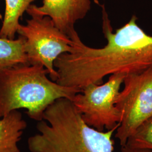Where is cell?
<instances>
[{"instance_id":"5","label":"cell","mask_w":152,"mask_h":152,"mask_svg":"<svg viewBox=\"0 0 152 152\" xmlns=\"http://www.w3.org/2000/svg\"><path fill=\"white\" fill-rule=\"evenodd\" d=\"M123 85L115 101L120 115L115 137L121 146L152 118V66L140 73L126 75Z\"/></svg>"},{"instance_id":"1","label":"cell","mask_w":152,"mask_h":152,"mask_svg":"<svg viewBox=\"0 0 152 152\" xmlns=\"http://www.w3.org/2000/svg\"><path fill=\"white\" fill-rule=\"evenodd\" d=\"M102 29L107 44L93 48L84 44L76 30L68 36L72 49L54 62L56 82L80 91L90 84H102L105 76L115 73H136L152 66V36L140 27L135 15L113 32L104 5Z\"/></svg>"},{"instance_id":"9","label":"cell","mask_w":152,"mask_h":152,"mask_svg":"<svg viewBox=\"0 0 152 152\" xmlns=\"http://www.w3.org/2000/svg\"><path fill=\"white\" fill-rule=\"evenodd\" d=\"M35 0H5V11L0 37L14 39L19 25V19Z\"/></svg>"},{"instance_id":"6","label":"cell","mask_w":152,"mask_h":152,"mask_svg":"<svg viewBox=\"0 0 152 152\" xmlns=\"http://www.w3.org/2000/svg\"><path fill=\"white\" fill-rule=\"evenodd\" d=\"M126 75H111L105 83L90 84L74 96L72 101L87 125L100 131L118 126L120 115L115 101Z\"/></svg>"},{"instance_id":"8","label":"cell","mask_w":152,"mask_h":152,"mask_svg":"<svg viewBox=\"0 0 152 152\" xmlns=\"http://www.w3.org/2000/svg\"><path fill=\"white\" fill-rule=\"evenodd\" d=\"M27 124L18 110L0 118V152H22L18 147Z\"/></svg>"},{"instance_id":"12","label":"cell","mask_w":152,"mask_h":152,"mask_svg":"<svg viewBox=\"0 0 152 152\" xmlns=\"http://www.w3.org/2000/svg\"><path fill=\"white\" fill-rule=\"evenodd\" d=\"M121 152H152V151L148 149L133 148L125 145L124 146H121Z\"/></svg>"},{"instance_id":"11","label":"cell","mask_w":152,"mask_h":152,"mask_svg":"<svg viewBox=\"0 0 152 152\" xmlns=\"http://www.w3.org/2000/svg\"><path fill=\"white\" fill-rule=\"evenodd\" d=\"M125 145L152 151V118L142 124L128 139Z\"/></svg>"},{"instance_id":"10","label":"cell","mask_w":152,"mask_h":152,"mask_svg":"<svg viewBox=\"0 0 152 152\" xmlns=\"http://www.w3.org/2000/svg\"><path fill=\"white\" fill-rule=\"evenodd\" d=\"M22 64H29L24 37L19 35L14 39L0 37V72Z\"/></svg>"},{"instance_id":"4","label":"cell","mask_w":152,"mask_h":152,"mask_svg":"<svg viewBox=\"0 0 152 152\" xmlns=\"http://www.w3.org/2000/svg\"><path fill=\"white\" fill-rule=\"evenodd\" d=\"M34 5L31 4L28 8L26 11L31 18L27 20L26 25H19L17 33L25 39L28 63L44 66L55 82L58 73L55 61L60 55L71 52L72 42L55 26L50 17L38 13Z\"/></svg>"},{"instance_id":"7","label":"cell","mask_w":152,"mask_h":152,"mask_svg":"<svg viewBox=\"0 0 152 152\" xmlns=\"http://www.w3.org/2000/svg\"><path fill=\"white\" fill-rule=\"evenodd\" d=\"M40 14L49 16L56 27L69 36L75 30L76 22L86 16L91 0H43L42 5H34Z\"/></svg>"},{"instance_id":"3","label":"cell","mask_w":152,"mask_h":152,"mask_svg":"<svg viewBox=\"0 0 152 152\" xmlns=\"http://www.w3.org/2000/svg\"><path fill=\"white\" fill-rule=\"evenodd\" d=\"M39 65L18 64L0 72V118L11 111L26 109L32 120H43L46 109L60 98L72 99L81 91L49 80Z\"/></svg>"},{"instance_id":"2","label":"cell","mask_w":152,"mask_h":152,"mask_svg":"<svg viewBox=\"0 0 152 152\" xmlns=\"http://www.w3.org/2000/svg\"><path fill=\"white\" fill-rule=\"evenodd\" d=\"M117 127L106 131L87 125L73 102L60 98L44 112L38 132L28 138L31 152H114L113 136Z\"/></svg>"}]
</instances>
